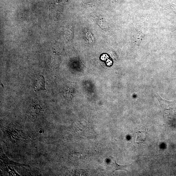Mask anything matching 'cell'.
<instances>
[{"mask_svg":"<svg viewBox=\"0 0 176 176\" xmlns=\"http://www.w3.org/2000/svg\"><path fill=\"white\" fill-rule=\"evenodd\" d=\"M45 88L44 79L43 75H40L39 77L35 80L34 85L35 90L36 91L45 90Z\"/></svg>","mask_w":176,"mask_h":176,"instance_id":"6da1fadb","label":"cell"},{"mask_svg":"<svg viewBox=\"0 0 176 176\" xmlns=\"http://www.w3.org/2000/svg\"><path fill=\"white\" fill-rule=\"evenodd\" d=\"M113 165L114 166L115 169L114 171H112V174L114 173L115 171L119 170H123L127 172H128L126 168L128 166H131V165L124 166L121 165L117 164L116 160H115V162L113 163Z\"/></svg>","mask_w":176,"mask_h":176,"instance_id":"7a4b0ae2","label":"cell"}]
</instances>
